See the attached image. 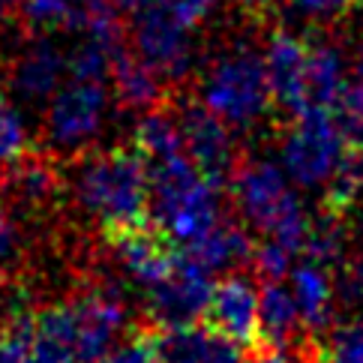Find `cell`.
Returning a JSON list of instances; mask_svg holds the SVG:
<instances>
[{"mask_svg": "<svg viewBox=\"0 0 363 363\" xmlns=\"http://www.w3.org/2000/svg\"><path fill=\"white\" fill-rule=\"evenodd\" d=\"M72 199L102 225V235L150 223V168L133 141L84 150L69 177Z\"/></svg>", "mask_w": 363, "mask_h": 363, "instance_id": "1", "label": "cell"}, {"mask_svg": "<svg viewBox=\"0 0 363 363\" xmlns=\"http://www.w3.org/2000/svg\"><path fill=\"white\" fill-rule=\"evenodd\" d=\"M150 219L174 243H196L223 219V186L207 180L184 153L147 162Z\"/></svg>", "mask_w": 363, "mask_h": 363, "instance_id": "2", "label": "cell"}, {"mask_svg": "<svg viewBox=\"0 0 363 363\" xmlns=\"http://www.w3.org/2000/svg\"><path fill=\"white\" fill-rule=\"evenodd\" d=\"M297 184L289 177L282 162L274 160H246L228 180L231 199L246 225L264 238H274L303 255L313 216L297 196Z\"/></svg>", "mask_w": 363, "mask_h": 363, "instance_id": "3", "label": "cell"}, {"mask_svg": "<svg viewBox=\"0 0 363 363\" xmlns=\"http://www.w3.org/2000/svg\"><path fill=\"white\" fill-rule=\"evenodd\" d=\"M199 99L235 129H252L274 108L264 55L238 36L207 60L199 79Z\"/></svg>", "mask_w": 363, "mask_h": 363, "instance_id": "4", "label": "cell"}, {"mask_svg": "<svg viewBox=\"0 0 363 363\" xmlns=\"http://www.w3.org/2000/svg\"><path fill=\"white\" fill-rule=\"evenodd\" d=\"M348 133L340 114L330 108H309L294 114L282 133L279 162L303 189H324L348 153Z\"/></svg>", "mask_w": 363, "mask_h": 363, "instance_id": "5", "label": "cell"}, {"mask_svg": "<svg viewBox=\"0 0 363 363\" xmlns=\"http://www.w3.org/2000/svg\"><path fill=\"white\" fill-rule=\"evenodd\" d=\"M108 118L106 82L72 79L45 106V141L57 153H82L102 135Z\"/></svg>", "mask_w": 363, "mask_h": 363, "instance_id": "6", "label": "cell"}, {"mask_svg": "<svg viewBox=\"0 0 363 363\" xmlns=\"http://www.w3.org/2000/svg\"><path fill=\"white\" fill-rule=\"evenodd\" d=\"M189 24L177 21L160 6H145L133 16V48L135 55L160 72L165 84H184L196 69L199 48Z\"/></svg>", "mask_w": 363, "mask_h": 363, "instance_id": "7", "label": "cell"}, {"mask_svg": "<svg viewBox=\"0 0 363 363\" xmlns=\"http://www.w3.org/2000/svg\"><path fill=\"white\" fill-rule=\"evenodd\" d=\"M174 114L180 133H184L186 157L199 165V172L207 180L225 186L243 162L235 126L225 123L213 108H207L201 99H180Z\"/></svg>", "mask_w": 363, "mask_h": 363, "instance_id": "8", "label": "cell"}, {"mask_svg": "<svg viewBox=\"0 0 363 363\" xmlns=\"http://www.w3.org/2000/svg\"><path fill=\"white\" fill-rule=\"evenodd\" d=\"M211 297H213V274L204 270L189 252H180L172 274L145 291L147 313L157 328L196 324L199 318L207 315Z\"/></svg>", "mask_w": 363, "mask_h": 363, "instance_id": "9", "label": "cell"}, {"mask_svg": "<svg viewBox=\"0 0 363 363\" xmlns=\"http://www.w3.org/2000/svg\"><path fill=\"white\" fill-rule=\"evenodd\" d=\"M79 324V352L84 363H96L114 348V340L126 330L129 309L118 282H94L69 297Z\"/></svg>", "mask_w": 363, "mask_h": 363, "instance_id": "10", "label": "cell"}, {"mask_svg": "<svg viewBox=\"0 0 363 363\" xmlns=\"http://www.w3.org/2000/svg\"><path fill=\"white\" fill-rule=\"evenodd\" d=\"M69 72V55L51 33H33V40L18 48L9 63V94L28 108H45L51 96L63 87V75Z\"/></svg>", "mask_w": 363, "mask_h": 363, "instance_id": "11", "label": "cell"}, {"mask_svg": "<svg viewBox=\"0 0 363 363\" xmlns=\"http://www.w3.org/2000/svg\"><path fill=\"white\" fill-rule=\"evenodd\" d=\"M106 243L111 246L118 270L129 282H135L141 291L153 289V285L172 274L180 255L172 246L174 240L162 228L153 225V219L145 225L111 231V235H106Z\"/></svg>", "mask_w": 363, "mask_h": 363, "instance_id": "12", "label": "cell"}, {"mask_svg": "<svg viewBox=\"0 0 363 363\" xmlns=\"http://www.w3.org/2000/svg\"><path fill=\"white\" fill-rule=\"evenodd\" d=\"M258 303H262V289L243 274H228L213 285V297L207 306V324L225 333L231 342L240 348L262 345V321H258Z\"/></svg>", "mask_w": 363, "mask_h": 363, "instance_id": "13", "label": "cell"}, {"mask_svg": "<svg viewBox=\"0 0 363 363\" xmlns=\"http://www.w3.org/2000/svg\"><path fill=\"white\" fill-rule=\"evenodd\" d=\"M264 67L274 102L285 114H301L306 108V57L309 40L289 28H274L264 40Z\"/></svg>", "mask_w": 363, "mask_h": 363, "instance_id": "14", "label": "cell"}, {"mask_svg": "<svg viewBox=\"0 0 363 363\" xmlns=\"http://www.w3.org/2000/svg\"><path fill=\"white\" fill-rule=\"evenodd\" d=\"M162 363H243V348L211 324L157 328Z\"/></svg>", "mask_w": 363, "mask_h": 363, "instance_id": "15", "label": "cell"}, {"mask_svg": "<svg viewBox=\"0 0 363 363\" xmlns=\"http://www.w3.org/2000/svg\"><path fill=\"white\" fill-rule=\"evenodd\" d=\"M60 168L51 162L45 153L30 150L28 157L6 165L4 180H0V192L12 207L21 211H43V207L60 192Z\"/></svg>", "mask_w": 363, "mask_h": 363, "instance_id": "16", "label": "cell"}, {"mask_svg": "<svg viewBox=\"0 0 363 363\" xmlns=\"http://www.w3.org/2000/svg\"><path fill=\"white\" fill-rule=\"evenodd\" d=\"M345 55L336 40L328 36H309V57H306V108H330L345 96Z\"/></svg>", "mask_w": 363, "mask_h": 363, "instance_id": "17", "label": "cell"}, {"mask_svg": "<svg viewBox=\"0 0 363 363\" xmlns=\"http://www.w3.org/2000/svg\"><path fill=\"white\" fill-rule=\"evenodd\" d=\"M258 321H262V342L274 348H301L313 340L303 328L301 309L291 289H285L282 279L277 282H262V303H258Z\"/></svg>", "mask_w": 363, "mask_h": 363, "instance_id": "18", "label": "cell"}, {"mask_svg": "<svg viewBox=\"0 0 363 363\" xmlns=\"http://www.w3.org/2000/svg\"><path fill=\"white\" fill-rule=\"evenodd\" d=\"M30 363H84L79 352V324L69 297L36 313Z\"/></svg>", "mask_w": 363, "mask_h": 363, "instance_id": "19", "label": "cell"}, {"mask_svg": "<svg viewBox=\"0 0 363 363\" xmlns=\"http://www.w3.org/2000/svg\"><path fill=\"white\" fill-rule=\"evenodd\" d=\"M333 291H336V285H333L328 264L315 262V258H303L301 264L291 267V294L297 301V309H301L303 328L309 336L330 328Z\"/></svg>", "mask_w": 363, "mask_h": 363, "instance_id": "20", "label": "cell"}, {"mask_svg": "<svg viewBox=\"0 0 363 363\" xmlns=\"http://www.w3.org/2000/svg\"><path fill=\"white\" fill-rule=\"evenodd\" d=\"M250 231L252 228L243 219L240 223L219 219L201 240L186 246V252L211 274H225V270H235V267H243L246 262H252L255 243Z\"/></svg>", "mask_w": 363, "mask_h": 363, "instance_id": "21", "label": "cell"}, {"mask_svg": "<svg viewBox=\"0 0 363 363\" xmlns=\"http://www.w3.org/2000/svg\"><path fill=\"white\" fill-rule=\"evenodd\" d=\"M111 87H114V96L126 111H153V108H162L165 102V82L160 79V72L147 67L135 51H121L111 63Z\"/></svg>", "mask_w": 363, "mask_h": 363, "instance_id": "22", "label": "cell"}, {"mask_svg": "<svg viewBox=\"0 0 363 363\" xmlns=\"http://www.w3.org/2000/svg\"><path fill=\"white\" fill-rule=\"evenodd\" d=\"M129 141L145 153L147 162L174 157V153L186 150L184 147V133H180V123H177V114L165 111V108H153V111L141 114Z\"/></svg>", "mask_w": 363, "mask_h": 363, "instance_id": "23", "label": "cell"}, {"mask_svg": "<svg viewBox=\"0 0 363 363\" xmlns=\"http://www.w3.org/2000/svg\"><path fill=\"white\" fill-rule=\"evenodd\" d=\"M363 196V145L348 147L345 160L333 172V177L324 186V207L333 213H345Z\"/></svg>", "mask_w": 363, "mask_h": 363, "instance_id": "24", "label": "cell"}, {"mask_svg": "<svg viewBox=\"0 0 363 363\" xmlns=\"http://www.w3.org/2000/svg\"><path fill=\"white\" fill-rule=\"evenodd\" d=\"M18 9L24 24L33 33H55V30L75 33L84 12V0H24Z\"/></svg>", "mask_w": 363, "mask_h": 363, "instance_id": "25", "label": "cell"}, {"mask_svg": "<svg viewBox=\"0 0 363 363\" xmlns=\"http://www.w3.org/2000/svg\"><path fill=\"white\" fill-rule=\"evenodd\" d=\"M30 147V133H28V121L18 108L16 96H9L0 90V165H9L21 157H28Z\"/></svg>", "mask_w": 363, "mask_h": 363, "instance_id": "26", "label": "cell"}, {"mask_svg": "<svg viewBox=\"0 0 363 363\" xmlns=\"http://www.w3.org/2000/svg\"><path fill=\"white\" fill-rule=\"evenodd\" d=\"M318 363H363V318L330 328L318 342Z\"/></svg>", "mask_w": 363, "mask_h": 363, "instance_id": "27", "label": "cell"}, {"mask_svg": "<svg viewBox=\"0 0 363 363\" xmlns=\"http://www.w3.org/2000/svg\"><path fill=\"white\" fill-rule=\"evenodd\" d=\"M96 363H162L160 340H157V324L133 328L121 345H114L111 352L102 354Z\"/></svg>", "mask_w": 363, "mask_h": 363, "instance_id": "28", "label": "cell"}, {"mask_svg": "<svg viewBox=\"0 0 363 363\" xmlns=\"http://www.w3.org/2000/svg\"><path fill=\"white\" fill-rule=\"evenodd\" d=\"M294 258H297V252L291 246H285L274 238H264L262 243H255V252H252L255 279L258 282H277V279L291 277Z\"/></svg>", "mask_w": 363, "mask_h": 363, "instance_id": "29", "label": "cell"}, {"mask_svg": "<svg viewBox=\"0 0 363 363\" xmlns=\"http://www.w3.org/2000/svg\"><path fill=\"white\" fill-rule=\"evenodd\" d=\"M357 6V0H291V9L313 24H336Z\"/></svg>", "mask_w": 363, "mask_h": 363, "instance_id": "30", "label": "cell"}, {"mask_svg": "<svg viewBox=\"0 0 363 363\" xmlns=\"http://www.w3.org/2000/svg\"><path fill=\"white\" fill-rule=\"evenodd\" d=\"M150 6H160L177 21L189 24V28H199V24H204L213 16L216 0H150Z\"/></svg>", "mask_w": 363, "mask_h": 363, "instance_id": "31", "label": "cell"}, {"mask_svg": "<svg viewBox=\"0 0 363 363\" xmlns=\"http://www.w3.org/2000/svg\"><path fill=\"white\" fill-rule=\"evenodd\" d=\"M336 111H340V121L345 126L348 138H352L354 145H363V90L357 84L345 90V96L340 106H336Z\"/></svg>", "mask_w": 363, "mask_h": 363, "instance_id": "32", "label": "cell"}, {"mask_svg": "<svg viewBox=\"0 0 363 363\" xmlns=\"http://www.w3.org/2000/svg\"><path fill=\"white\" fill-rule=\"evenodd\" d=\"M18 243H21V235H18L16 219H12V211L6 204H0V270L16 262Z\"/></svg>", "mask_w": 363, "mask_h": 363, "instance_id": "33", "label": "cell"}, {"mask_svg": "<svg viewBox=\"0 0 363 363\" xmlns=\"http://www.w3.org/2000/svg\"><path fill=\"white\" fill-rule=\"evenodd\" d=\"M342 301L363 318V255L342 270Z\"/></svg>", "mask_w": 363, "mask_h": 363, "instance_id": "34", "label": "cell"}, {"mask_svg": "<svg viewBox=\"0 0 363 363\" xmlns=\"http://www.w3.org/2000/svg\"><path fill=\"white\" fill-rule=\"evenodd\" d=\"M243 363H291V357L282 352V348H274V345H258L250 352V357H246Z\"/></svg>", "mask_w": 363, "mask_h": 363, "instance_id": "35", "label": "cell"}, {"mask_svg": "<svg viewBox=\"0 0 363 363\" xmlns=\"http://www.w3.org/2000/svg\"><path fill=\"white\" fill-rule=\"evenodd\" d=\"M235 9H240L246 18H252V21H258V18H264V12L270 9V4L274 0H228Z\"/></svg>", "mask_w": 363, "mask_h": 363, "instance_id": "36", "label": "cell"}, {"mask_svg": "<svg viewBox=\"0 0 363 363\" xmlns=\"http://www.w3.org/2000/svg\"><path fill=\"white\" fill-rule=\"evenodd\" d=\"M354 75H357V87L363 90V36H360V45H357V57H354Z\"/></svg>", "mask_w": 363, "mask_h": 363, "instance_id": "37", "label": "cell"}, {"mask_svg": "<svg viewBox=\"0 0 363 363\" xmlns=\"http://www.w3.org/2000/svg\"><path fill=\"white\" fill-rule=\"evenodd\" d=\"M0 4H4V6H21L24 0H0Z\"/></svg>", "mask_w": 363, "mask_h": 363, "instance_id": "38", "label": "cell"}, {"mask_svg": "<svg viewBox=\"0 0 363 363\" xmlns=\"http://www.w3.org/2000/svg\"><path fill=\"white\" fill-rule=\"evenodd\" d=\"M4 21H6V12H4V4H0V30H4Z\"/></svg>", "mask_w": 363, "mask_h": 363, "instance_id": "39", "label": "cell"}]
</instances>
